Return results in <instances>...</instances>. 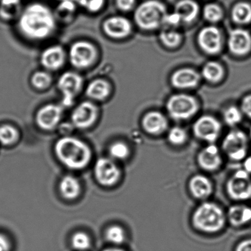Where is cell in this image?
<instances>
[{
  "label": "cell",
  "instance_id": "obj_1",
  "mask_svg": "<svg viewBox=\"0 0 251 251\" xmlns=\"http://www.w3.org/2000/svg\"><path fill=\"white\" fill-rule=\"evenodd\" d=\"M14 24L18 36L30 44L50 40L59 27L53 8L44 0H35L24 5Z\"/></svg>",
  "mask_w": 251,
  "mask_h": 251
},
{
  "label": "cell",
  "instance_id": "obj_2",
  "mask_svg": "<svg viewBox=\"0 0 251 251\" xmlns=\"http://www.w3.org/2000/svg\"><path fill=\"white\" fill-rule=\"evenodd\" d=\"M55 151L64 165L74 170L86 167L92 157L90 148L86 143L70 136L60 139L55 144Z\"/></svg>",
  "mask_w": 251,
  "mask_h": 251
},
{
  "label": "cell",
  "instance_id": "obj_3",
  "mask_svg": "<svg viewBox=\"0 0 251 251\" xmlns=\"http://www.w3.org/2000/svg\"><path fill=\"white\" fill-rule=\"evenodd\" d=\"M67 52L68 64L73 70L81 73L92 68L98 59V48L88 39L75 40L67 48Z\"/></svg>",
  "mask_w": 251,
  "mask_h": 251
},
{
  "label": "cell",
  "instance_id": "obj_4",
  "mask_svg": "<svg viewBox=\"0 0 251 251\" xmlns=\"http://www.w3.org/2000/svg\"><path fill=\"white\" fill-rule=\"evenodd\" d=\"M223 210L214 202H205L198 207L192 216L195 228L205 233H215L225 226Z\"/></svg>",
  "mask_w": 251,
  "mask_h": 251
},
{
  "label": "cell",
  "instance_id": "obj_5",
  "mask_svg": "<svg viewBox=\"0 0 251 251\" xmlns=\"http://www.w3.org/2000/svg\"><path fill=\"white\" fill-rule=\"evenodd\" d=\"M56 88L62 97L63 107H70L85 89V79L80 72L68 70L62 72L56 81Z\"/></svg>",
  "mask_w": 251,
  "mask_h": 251
},
{
  "label": "cell",
  "instance_id": "obj_6",
  "mask_svg": "<svg viewBox=\"0 0 251 251\" xmlns=\"http://www.w3.org/2000/svg\"><path fill=\"white\" fill-rule=\"evenodd\" d=\"M166 15L164 5L156 0L144 2L135 13V20L141 28L153 30L164 24Z\"/></svg>",
  "mask_w": 251,
  "mask_h": 251
},
{
  "label": "cell",
  "instance_id": "obj_7",
  "mask_svg": "<svg viewBox=\"0 0 251 251\" xmlns=\"http://www.w3.org/2000/svg\"><path fill=\"white\" fill-rule=\"evenodd\" d=\"M41 68L52 73L64 70L68 64L67 48L58 43L50 44L45 46L39 56Z\"/></svg>",
  "mask_w": 251,
  "mask_h": 251
},
{
  "label": "cell",
  "instance_id": "obj_8",
  "mask_svg": "<svg viewBox=\"0 0 251 251\" xmlns=\"http://www.w3.org/2000/svg\"><path fill=\"white\" fill-rule=\"evenodd\" d=\"M167 109L172 118L176 120H185L196 114L198 103L195 98L186 95H176L169 99Z\"/></svg>",
  "mask_w": 251,
  "mask_h": 251
},
{
  "label": "cell",
  "instance_id": "obj_9",
  "mask_svg": "<svg viewBox=\"0 0 251 251\" xmlns=\"http://www.w3.org/2000/svg\"><path fill=\"white\" fill-rule=\"evenodd\" d=\"M223 149L231 160L240 161L244 159L248 153V136L242 130H231L223 140Z\"/></svg>",
  "mask_w": 251,
  "mask_h": 251
},
{
  "label": "cell",
  "instance_id": "obj_10",
  "mask_svg": "<svg viewBox=\"0 0 251 251\" xmlns=\"http://www.w3.org/2000/svg\"><path fill=\"white\" fill-rule=\"evenodd\" d=\"M226 189L229 196L235 201L251 198V178L245 170H238L227 180Z\"/></svg>",
  "mask_w": 251,
  "mask_h": 251
},
{
  "label": "cell",
  "instance_id": "obj_11",
  "mask_svg": "<svg viewBox=\"0 0 251 251\" xmlns=\"http://www.w3.org/2000/svg\"><path fill=\"white\" fill-rule=\"evenodd\" d=\"M221 130L218 120L211 116H202L196 120L193 126L195 136L201 140L212 144L217 140Z\"/></svg>",
  "mask_w": 251,
  "mask_h": 251
},
{
  "label": "cell",
  "instance_id": "obj_12",
  "mask_svg": "<svg viewBox=\"0 0 251 251\" xmlns=\"http://www.w3.org/2000/svg\"><path fill=\"white\" fill-rule=\"evenodd\" d=\"M98 115V106L92 100H85L79 103L73 110L72 121L76 127L87 128L93 125Z\"/></svg>",
  "mask_w": 251,
  "mask_h": 251
},
{
  "label": "cell",
  "instance_id": "obj_13",
  "mask_svg": "<svg viewBox=\"0 0 251 251\" xmlns=\"http://www.w3.org/2000/svg\"><path fill=\"white\" fill-rule=\"evenodd\" d=\"M95 175L98 181L102 186H111L120 179V169L113 160L101 158L97 161Z\"/></svg>",
  "mask_w": 251,
  "mask_h": 251
},
{
  "label": "cell",
  "instance_id": "obj_14",
  "mask_svg": "<svg viewBox=\"0 0 251 251\" xmlns=\"http://www.w3.org/2000/svg\"><path fill=\"white\" fill-rule=\"evenodd\" d=\"M62 105L49 103L41 107L36 114V123L44 130H52L61 121L63 115Z\"/></svg>",
  "mask_w": 251,
  "mask_h": 251
},
{
  "label": "cell",
  "instance_id": "obj_15",
  "mask_svg": "<svg viewBox=\"0 0 251 251\" xmlns=\"http://www.w3.org/2000/svg\"><path fill=\"white\" fill-rule=\"evenodd\" d=\"M198 42L201 48L207 53H217L221 48V35L216 27H205L198 36Z\"/></svg>",
  "mask_w": 251,
  "mask_h": 251
},
{
  "label": "cell",
  "instance_id": "obj_16",
  "mask_svg": "<svg viewBox=\"0 0 251 251\" xmlns=\"http://www.w3.org/2000/svg\"><path fill=\"white\" fill-rule=\"evenodd\" d=\"M102 30L106 36L113 39H122L130 33L131 26L128 20L122 17L107 19L102 24Z\"/></svg>",
  "mask_w": 251,
  "mask_h": 251
},
{
  "label": "cell",
  "instance_id": "obj_17",
  "mask_svg": "<svg viewBox=\"0 0 251 251\" xmlns=\"http://www.w3.org/2000/svg\"><path fill=\"white\" fill-rule=\"evenodd\" d=\"M228 45L233 53L238 55H245L251 50V36L246 30L236 29L230 33Z\"/></svg>",
  "mask_w": 251,
  "mask_h": 251
},
{
  "label": "cell",
  "instance_id": "obj_18",
  "mask_svg": "<svg viewBox=\"0 0 251 251\" xmlns=\"http://www.w3.org/2000/svg\"><path fill=\"white\" fill-rule=\"evenodd\" d=\"M198 161L200 167L203 170L207 171L217 170L222 162L221 155L218 148L212 144L205 147L200 152Z\"/></svg>",
  "mask_w": 251,
  "mask_h": 251
},
{
  "label": "cell",
  "instance_id": "obj_19",
  "mask_svg": "<svg viewBox=\"0 0 251 251\" xmlns=\"http://www.w3.org/2000/svg\"><path fill=\"white\" fill-rule=\"evenodd\" d=\"M56 3L53 10L59 25L73 23L80 10L77 2L73 0H64Z\"/></svg>",
  "mask_w": 251,
  "mask_h": 251
},
{
  "label": "cell",
  "instance_id": "obj_20",
  "mask_svg": "<svg viewBox=\"0 0 251 251\" xmlns=\"http://www.w3.org/2000/svg\"><path fill=\"white\" fill-rule=\"evenodd\" d=\"M167 119L158 111H151L142 119V127L149 134H161L167 130Z\"/></svg>",
  "mask_w": 251,
  "mask_h": 251
},
{
  "label": "cell",
  "instance_id": "obj_21",
  "mask_svg": "<svg viewBox=\"0 0 251 251\" xmlns=\"http://www.w3.org/2000/svg\"><path fill=\"white\" fill-rule=\"evenodd\" d=\"M85 94L92 101L105 100L110 92L111 86L108 82L101 78L93 79L85 86Z\"/></svg>",
  "mask_w": 251,
  "mask_h": 251
},
{
  "label": "cell",
  "instance_id": "obj_22",
  "mask_svg": "<svg viewBox=\"0 0 251 251\" xmlns=\"http://www.w3.org/2000/svg\"><path fill=\"white\" fill-rule=\"evenodd\" d=\"M23 7V0H0V20L5 23H15Z\"/></svg>",
  "mask_w": 251,
  "mask_h": 251
},
{
  "label": "cell",
  "instance_id": "obj_23",
  "mask_svg": "<svg viewBox=\"0 0 251 251\" xmlns=\"http://www.w3.org/2000/svg\"><path fill=\"white\" fill-rule=\"evenodd\" d=\"M189 188L192 195L198 199H205L213 192L211 180L202 175L193 176L189 180Z\"/></svg>",
  "mask_w": 251,
  "mask_h": 251
},
{
  "label": "cell",
  "instance_id": "obj_24",
  "mask_svg": "<svg viewBox=\"0 0 251 251\" xmlns=\"http://www.w3.org/2000/svg\"><path fill=\"white\" fill-rule=\"evenodd\" d=\"M55 83L53 73L40 68L35 70L29 77V84L35 90L44 92L52 87Z\"/></svg>",
  "mask_w": 251,
  "mask_h": 251
},
{
  "label": "cell",
  "instance_id": "obj_25",
  "mask_svg": "<svg viewBox=\"0 0 251 251\" xmlns=\"http://www.w3.org/2000/svg\"><path fill=\"white\" fill-rule=\"evenodd\" d=\"M199 81V75L196 72L189 69L178 70L172 77L173 86L179 89L195 87Z\"/></svg>",
  "mask_w": 251,
  "mask_h": 251
},
{
  "label": "cell",
  "instance_id": "obj_26",
  "mask_svg": "<svg viewBox=\"0 0 251 251\" xmlns=\"http://www.w3.org/2000/svg\"><path fill=\"white\" fill-rule=\"evenodd\" d=\"M227 218L231 225L242 226L251 221V208L245 205H234L229 208Z\"/></svg>",
  "mask_w": 251,
  "mask_h": 251
},
{
  "label": "cell",
  "instance_id": "obj_27",
  "mask_svg": "<svg viewBox=\"0 0 251 251\" xmlns=\"http://www.w3.org/2000/svg\"><path fill=\"white\" fill-rule=\"evenodd\" d=\"M198 5L192 0H181L176 4L175 12L178 14L181 21L191 23L198 14Z\"/></svg>",
  "mask_w": 251,
  "mask_h": 251
},
{
  "label": "cell",
  "instance_id": "obj_28",
  "mask_svg": "<svg viewBox=\"0 0 251 251\" xmlns=\"http://www.w3.org/2000/svg\"><path fill=\"white\" fill-rule=\"evenodd\" d=\"M59 186L63 196L68 200L75 199L80 192V183L75 177L72 176H64Z\"/></svg>",
  "mask_w": 251,
  "mask_h": 251
},
{
  "label": "cell",
  "instance_id": "obj_29",
  "mask_svg": "<svg viewBox=\"0 0 251 251\" xmlns=\"http://www.w3.org/2000/svg\"><path fill=\"white\" fill-rule=\"evenodd\" d=\"M233 21L239 24H247L251 21V6L248 4L239 3L232 11Z\"/></svg>",
  "mask_w": 251,
  "mask_h": 251
},
{
  "label": "cell",
  "instance_id": "obj_30",
  "mask_svg": "<svg viewBox=\"0 0 251 251\" xmlns=\"http://www.w3.org/2000/svg\"><path fill=\"white\" fill-rule=\"evenodd\" d=\"M202 75L208 81L217 82L223 77V70L217 63L209 62L202 69Z\"/></svg>",
  "mask_w": 251,
  "mask_h": 251
},
{
  "label": "cell",
  "instance_id": "obj_31",
  "mask_svg": "<svg viewBox=\"0 0 251 251\" xmlns=\"http://www.w3.org/2000/svg\"><path fill=\"white\" fill-rule=\"evenodd\" d=\"M105 0H77L79 8L88 14H95L103 8Z\"/></svg>",
  "mask_w": 251,
  "mask_h": 251
},
{
  "label": "cell",
  "instance_id": "obj_32",
  "mask_svg": "<svg viewBox=\"0 0 251 251\" xmlns=\"http://www.w3.org/2000/svg\"><path fill=\"white\" fill-rule=\"evenodd\" d=\"M18 138V131L10 125L0 126V142L3 145H11Z\"/></svg>",
  "mask_w": 251,
  "mask_h": 251
},
{
  "label": "cell",
  "instance_id": "obj_33",
  "mask_svg": "<svg viewBox=\"0 0 251 251\" xmlns=\"http://www.w3.org/2000/svg\"><path fill=\"white\" fill-rule=\"evenodd\" d=\"M105 237L111 243L120 245L126 239V233L123 227L119 226H112L107 229Z\"/></svg>",
  "mask_w": 251,
  "mask_h": 251
},
{
  "label": "cell",
  "instance_id": "obj_34",
  "mask_svg": "<svg viewBox=\"0 0 251 251\" xmlns=\"http://www.w3.org/2000/svg\"><path fill=\"white\" fill-rule=\"evenodd\" d=\"M110 155L114 159L124 160L130 154L128 147L124 142H117L111 145L109 148Z\"/></svg>",
  "mask_w": 251,
  "mask_h": 251
},
{
  "label": "cell",
  "instance_id": "obj_35",
  "mask_svg": "<svg viewBox=\"0 0 251 251\" xmlns=\"http://www.w3.org/2000/svg\"><path fill=\"white\" fill-rule=\"evenodd\" d=\"M223 117L227 126L234 127L242 121V112L236 107L230 106L226 110Z\"/></svg>",
  "mask_w": 251,
  "mask_h": 251
},
{
  "label": "cell",
  "instance_id": "obj_36",
  "mask_svg": "<svg viewBox=\"0 0 251 251\" xmlns=\"http://www.w3.org/2000/svg\"><path fill=\"white\" fill-rule=\"evenodd\" d=\"M169 142L173 145H181L187 139L186 130L180 127H174L170 129L167 135Z\"/></svg>",
  "mask_w": 251,
  "mask_h": 251
},
{
  "label": "cell",
  "instance_id": "obj_37",
  "mask_svg": "<svg viewBox=\"0 0 251 251\" xmlns=\"http://www.w3.org/2000/svg\"><path fill=\"white\" fill-rule=\"evenodd\" d=\"M72 245L77 251H85L90 246V239L86 233L77 232L72 238Z\"/></svg>",
  "mask_w": 251,
  "mask_h": 251
},
{
  "label": "cell",
  "instance_id": "obj_38",
  "mask_svg": "<svg viewBox=\"0 0 251 251\" xmlns=\"http://www.w3.org/2000/svg\"><path fill=\"white\" fill-rule=\"evenodd\" d=\"M204 17L209 22L215 23L222 18L223 12L218 5L210 4L205 7L203 11Z\"/></svg>",
  "mask_w": 251,
  "mask_h": 251
},
{
  "label": "cell",
  "instance_id": "obj_39",
  "mask_svg": "<svg viewBox=\"0 0 251 251\" xmlns=\"http://www.w3.org/2000/svg\"><path fill=\"white\" fill-rule=\"evenodd\" d=\"M160 39L163 44L168 48H174L180 42V34L175 31H163Z\"/></svg>",
  "mask_w": 251,
  "mask_h": 251
},
{
  "label": "cell",
  "instance_id": "obj_40",
  "mask_svg": "<svg viewBox=\"0 0 251 251\" xmlns=\"http://www.w3.org/2000/svg\"><path fill=\"white\" fill-rule=\"evenodd\" d=\"M242 112L251 119V95L245 97L242 100Z\"/></svg>",
  "mask_w": 251,
  "mask_h": 251
},
{
  "label": "cell",
  "instance_id": "obj_41",
  "mask_svg": "<svg viewBox=\"0 0 251 251\" xmlns=\"http://www.w3.org/2000/svg\"><path fill=\"white\" fill-rule=\"evenodd\" d=\"M181 21L178 14L176 12L172 14H167L164 20V24L170 26H176Z\"/></svg>",
  "mask_w": 251,
  "mask_h": 251
},
{
  "label": "cell",
  "instance_id": "obj_42",
  "mask_svg": "<svg viewBox=\"0 0 251 251\" xmlns=\"http://www.w3.org/2000/svg\"><path fill=\"white\" fill-rule=\"evenodd\" d=\"M135 0H117V5L123 11H128L134 5Z\"/></svg>",
  "mask_w": 251,
  "mask_h": 251
},
{
  "label": "cell",
  "instance_id": "obj_43",
  "mask_svg": "<svg viewBox=\"0 0 251 251\" xmlns=\"http://www.w3.org/2000/svg\"><path fill=\"white\" fill-rule=\"evenodd\" d=\"M236 251H251V239L241 242L236 247Z\"/></svg>",
  "mask_w": 251,
  "mask_h": 251
},
{
  "label": "cell",
  "instance_id": "obj_44",
  "mask_svg": "<svg viewBox=\"0 0 251 251\" xmlns=\"http://www.w3.org/2000/svg\"><path fill=\"white\" fill-rule=\"evenodd\" d=\"M10 243L8 239L3 236L0 234V251H9Z\"/></svg>",
  "mask_w": 251,
  "mask_h": 251
},
{
  "label": "cell",
  "instance_id": "obj_45",
  "mask_svg": "<svg viewBox=\"0 0 251 251\" xmlns=\"http://www.w3.org/2000/svg\"><path fill=\"white\" fill-rule=\"evenodd\" d=\"M244 168H245V170L247 173L251 175V155L248 156V158H246V159L245 160V162H244Z\"/></svg>",
  "mask_w": 251,
  "mask_h": 251
},
{
  "label": "cell",
  "instance_id": "obj_46",
  "mask_svg": "<svg viewBox=\"0 0 251 251\" xmlns=\"http://www.w3.org/2000/svg\"><path fill=\"white\" fill-rule=\"evenodd\" d=\"M103 251H124L122 249H118V248H108V249L104 250Z\"/></svg>",
  "mask_w": 251,
  "mask_h": 251
},
{
  "label": "cell",
  "instance_id": "obj_47",
  "mask_svg": "<svg viewBox=\"0 0 251 251\" xmlns=\"http://www.w3.org/2000/svg\"><path fill=\"white\" fill-rule=\"evenodd\" d=\"M250 136H251V129H250Z\"/></svg>",
  "mask_w": 251,
  "mask_h": 251
},
{
  "label": "cell",
  "instance_id": "obj_48",
  "mask_svg": "<svg viewBox=\"0 0 251 251\" xmlns=\"http://www.w3.org/2000/svg\"><path fill=\"white\" fill-rule=\"evenodd\" d=\"M44 1H46V0H44ZM48 1H50V0H48ZM52 1H54V2H55V0H52Z\"/></svg>",
  "mask_w": 251,
  "mask_h": 251
}]
</instances>
